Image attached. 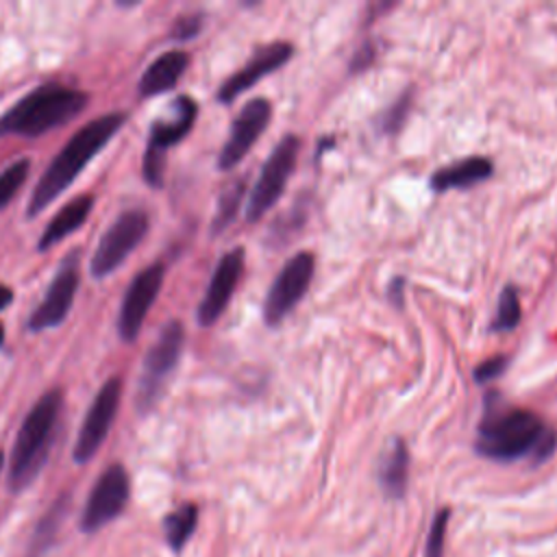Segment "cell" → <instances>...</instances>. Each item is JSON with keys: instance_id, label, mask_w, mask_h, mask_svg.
<instances>
[{"instance_id": "obj_21", "label": "cell", "mask_w": 557, "mask_h": 557, "mask_svg": "<svg viewBox=\"0 0 557 557\" xmlns=\"http://www.w3.org/2000/svg\"><path fill=\"white\" fill-rule=\"evenodd\" d=\"M198 524V507L194 503H185L170 511L163 520V533L172 550H181L185 542L191 537Z\"/></svg>"}, {"instance_id": "obj_17", "label": "cell", "mask_w": 557, "mask_h": 557, "mask_svg": "<svg viewBox=\"0 0 557 557\" xmlns=\"http://www.w3.org/2000/svg\"><path fill=\"white\" fill-rule=\"evenodd\" d=\"M189 65V57L183 50H168L157 57L139 78V94L150 98L170 91Z\"/></svg>"}, {"instance_id": "obj_6", "label": "cell", "mask_w": 557, "mask_h": 557, "mask_svg": "<svg viewBox=\"0 0 557 557\" xmlns=\"http://www.w3.org/2000/svg\"><path fill=\"white\" fill-rule=\"evenodd\" d=\"M183 339H185L183 324L178 320H170L161 329L157 342L150 346V350L144 359V370H141L139 387H137V409L139 411H148L157 403L168 376L172 374V370L178 363V357L183 350Z\"/></svg>"}, {"instance_id": "obj_25", "label": "cell", "mask_w": 557, "mask_h": 557, "mask_svg": "<svg viewBox=\"0 0 557 557\" xmlns=\"http://www.w3.org/2000/svg\"><path fill=\"white\" fill-rule=\"evenodd\" d=\"M242 191H244V181H237V183L228 185V189H224L220 205H218L215 220H213V231H222L235 218L239 200H242Z\"/></svg>"}, {"instance_id": "obj_14", "label": "cell", "mask_w": 557, "mask_h": 557, "mask_svg": "<svg viewBox=\"0 0 557 557\" xmlns=\"http://www.w3.org/2000/svg\"><path fill=\"white\" fill-rule=\"evenodd\" d=\"M270 115H272V104L265 98H255L244 104V109L233 120L228 139L220 150V157H218L220 170H231L246 157V152L255 146L259 135L265 131Z\"/></svg>"}, {"instance_id": "obj_23", "label": "cell", "mask_w": 557, "mask_h": 557, "mask_svg": "<svg viewBox=\"0 0 557 557\" xmlns=\"http://www.w3.org/2000/svg\"><path fill=\"white\" fill-rule=\"evenodd\" d=\"M520 322V298L513 285H507L498 298L496 320L492 324L494 331H509L516 329Z\"/></svg>"}, {"instance_id": "obj_9", "label": "cell", "mask_w": 557, "mask_h": 557, "mask_svg": "<svg viewBox=\"0 0 557 557\" xmlns=\"http://www.w3.org/2000/svg\"><path fill=\"white\" fill-rule=\"evenodd\" d=\"M131 496V479L122 463H111L91 487L85 511L81 516V529L87 533L98 531L122 513Z\"/></svg>"}, {"instance_id": "obj_10", "label": "cell", "mask_w": 557, "mask_h": 557, "mask_svg": "<svg viewBox=\"0 0 557 557\" xmlns=\"http://www.w3.org/2000/svg\"><path fill=\"white\" fill-rule=\"evenodd\" d=\"M120 396H122V381L117 376H111L109 381H104V385L98 389L96 398L91 400L85 420L81 424L76 444H74V461L76 463H85L89 461L100 444L104 442L117 407H120Z\"/></svg>"}, {"instance_id": "obj_31", "label": "cell", "mask_w": 557, "mask_h": 557, "mask_svg": "<svg viewBox=\"0 0 557 557\" xmlns=\"http://www.w3.org/2000/svg\"><path fill=\"white\" fill-rule=\"evenodd\" d=\"M2 339H4V326L0 324V344H2Z\"/></svg>"}, {"instance_id": "obj_30", "label": "cell", "mask_w": 557, "mask_h": 557, "mask_svg": "<svg viewBox=\"0 0 557 557\" xmlns=\"http://www.w3.org/2000/svg\"><path fill=\"white\" fill-rule=\"evenodd\" d=\"M389 298H394L400 305V300H403V278L394 281V287H389Z\"/></svg>"}, {"instance_id": "obj_5", "label": "cell", "mask_w": 557, "mask_h": 557, "mask_svg": "<svg viewBox=\"0 0 557 557\" xmlns=\"http://www.w3.org/2000/svg\"><path fill=\"white\" fill-rule=\"evenodd\" d=\"M198 107L189 96H178L172 102L170 115L154 120L150 135H148V146L144 152V163H141V174L144 181L150 187H161L163 183V168H165V152L170 146L178 144L194 126Z\"/></svg>"}, {"instance_id": "obj_22", "label": "cell", "mask_w": 557, "mask_h": 557, "mask_svg": "<svg viewBox=\"0 0 557 557\" xmlns=\"http://www.w3.org/2000/svg\"><path fill=\"white\" fill-rule=\"evenodd\" d=\"M63 509H65V498H61V500L48 511V516L37 524V531H35L33 542H30V546H28V557H39V555L48 548V544L52 542V535L57 533L59 522H61V518H63Z\"/></svg>"}, {"instance_id": "obj_1", "label": "cell", "mask_w": 557, "mask_h": 557, "mask_svg": "<svg viewBox=\"0 0 557 557\" xmlns=\"http://www.w3.org/2000/svg\"><path fill=\"white\" fill-rule=\"evenodd\" d=\"M485 407L474 442L479 455L496 461L522 457L542 461L553 453L557 435L537 413L520 407H500L494 400H487Z\"/></svg>"}, {"instance_id": "obj_32", "label": "cell", "mask_w": 557, "mask_h": 557, "mask_svg": "<svg viewBox=\"0 0 557 557\" xmlns=\"http://www.w3.org/2000/svg\"><path fill=\"white\" fill-rule=\"evenodd\" d=\"M2 463H4V455L0 453V470H2Z\"/></svg>"}, {"instance_id": "obj_28", "label": "cell", "mask_w": 557, "mask_h": 557, "mask_svg": "<svg viewBox=\"0 0 557 557\" xmlns=\"http://www.w3.org/2000/svg\"><path fill=\"white\" fill-rule=\"evenodd\" d=\"M200 24H202L200 15H183V17H178L172 35L176 39H189V37H194L200 30Z\"/></svg>"}, {"instance_id": "obj_27", "label": "cell", "mask_w": 557, "mask_h": 557, "mask_svg": "<svg viewBox=\"0 0 557 557\" xmlns=\"http://www.w3.org/2000/svg\"><path fill=\"white\" fill-rule=\"evenodd\" d=\"M505 366H507V357H503V355L492 357V359H487V361H483V363L476 366L474 379H476L479 383H487V381L496 379V376L505 370Z\"/></svg>"}, {"instance_id": "obj_13", "label": "cell", "mask_w": 557, "mask_h": 557, "mask_svg": "<svg viewBox=\"0 0 557 557\" xmlns=\"http://www.w3.org/2000/svg\"><path fill=\"white\" fill-rule=\"evenodd\" d=\"M163 274V263H152L144 268L128 285L117 315V333L124 342H133L139 335V329L161 292Z\"/></svg>"}, {"instance_id": "obj_19", "label": "cell", "mask_w": 557, "mask_h": 557, "mask_svg": "<svg viewBox=\"0 0 557 557\" xmlns=\"http://www.w3.org/2000/svg\"><path fill=\"white\" fill-rule=\"evenodd\" d=\"M494 172V163L485 157H468L461 161H455L450 165H444L433 172L431 187L435 191H446L455 187H470L474 183H481L490 178Z\"/></svg>"}, {"instance_id": "obj_11", "label": "cell", "mask_w": 557, "mask_h": 557, "mask_svg": "<svg viewBox=\"0 0 557 557\" xmlns=\"http://www.w3.org/2000/svg\"><path fill=\"white\" fill-rule=\"evenodd\" d=\"M313 265L315 263L311 252H298L283 265L263 305V315L268 324H278L300 302V298L309 289Z\"/></svg>"}, {"instance_id": "obj_15", "label": "cell", "mask_w": 557, "mask_h": 557, "mask_svg": "<svg viewBox=\"0 0 557 557\" xmlns=\"http://www.w3.org/2000/svg\"><path fill=\"white\" fill-rule=\"evenodd\" d=\"M242 272H244V248H233L220 259L211 276V283L205 292V298L198 305V322L202 326H211L213 322H218V318L231 302V296L239 283Z\"/></svg>"}, {"instance_id": "obj_24", "label": "cell", "mask_w": 557, "mask_h": 557, "mask_svg": "<svg viewBox=\"0 0 557 557\" xmlns=\"http://www.w3.org/2000/svg\"><path fill=\"white\" fill-rule=\"evenodd\" d=\"M28 168H30L28 159H17L0 172V209L7 207L13 200V196L20 191V187L28 176Z\"/></svg>"}, {"instance_id": "obj_2", "label": "cell", "mask_w": 557, "mask_h": 557, "mask_svg": "<svg viewBox=\"0 0 557 557\" xmlns=\"http://www.w3.org/2000/svg\"><path fill=\"white\" fill-rule=\"evenodd\" d=\"M124 113H107L83 128H78L72 139L61 148V152L50 161L39 183L35 185L26 215L33 218L41 213L54 198H59L83 172V168L111 141V137L124 126Z\"/></svg>"}, {"instance_id": "obj_29", "label": "cell", "mask_w": 557, "mask_h": 557, "mask_svg": "<svg viewBox=\"0 0 557 557\" xmlns=\"http://www.w3.org/2000/svg\"><path fill=\"white\" fill-rule=\"evenodd\" d=\"M13 302V289L0 283V311L7 309Z\"/></svg>"}, {"instance_id": "obj_16", "label": "cell", "mask_w": 557, "mask_h": 557, "mask_svg": "<svg viewBox=\"0 0 557 557\" xmlns=\"http://www.w3.org/2000/svg\"><path fill=\"white\" fill-rule=\"evenodd\" d=\"M292 57V46L285 41H274L255 52V57L237 70L231 78H226L218 91L220 102H231L246 89H250L257 81H261L265 74L281 67Z\"/></svg>"}, {"instance_id": "obj_7", "label": "cell", "mask_w": 557, "mask_h": 557, "mask_svg": "<svg viewBox=\"0 0 557 557\" xmlns=\"http://www.w3.org/2000/svg\"><path fill=\"white\" fill-rule=\"evenodd\" d=\"M300 150V139L296 135H285L268 157L261 168V174L250 191V200L246 207V220L257 222L283 194L285 183L296 165V157Z\"/></svg>"}, {"instance_id": "obj_4", "label": "cell", "mask_w": 557, "mask_h": 557, "mask_svg": "<svg viewBox=\"0 0 557 557\" xmlns=\"http://www.w3.org/2000/svg\"><path fill=\"white\" fill-rule=\"evenodd\" d=\"M61 407H63L61 389H48L26 413L17 431L13 453H11V463H9L11 492L24 490L39 474L54 437Z\"/></svg>"}, {"instance_id": "obj_12", "label": "cell", "mask_w": 557, "mask_h": 557, "mask_svg": "<svg viewBox=\"0 0 557 557\" xmlns=\"http://www.w3.org/2000/svg\"><path fill=\"white\" fill-rule=\"evenodd\" d=\"M78 289V250L70 252L61 268L57 270L50 287L46 289L44 300L33 309L28 318L30 331H46L52 326H59L74 302V294Z\"/></svg>"}, {"instance_id": "obj_8", "label": "cell", "mask_w": 557, "mask_h": 557, "mask_svg": "<svg viewBox=\"0 0 557 557\" xmlns=\"http://www.w3.org/2000/svg\"><path fill=\"white\" fill-rule=\"evenodd\" d=\"M146 231L148 215L141 209H128L120 213L100 237V244L91 257V274L96 278H104L107 274L117 270L144 239Z\"/></svg>"}, {"instance_id": "obj_18", "label": "cell", "mask_w": 557, "mask_h": 557, "mask_svg": "<svg viewBox=\"0 0 557 557\" xmlns=\"http://www.w3.org/2000/svg\"><path fill=\"white\" fill-rule=\"evenodd\" d=\"M91 207H94V196H89V194H81V196L72 198L70 202H65V205L57 211V215L48 222V226L44 228L37 248L44 252V250H48L50 246L59 244L63 237H67V235H72L74 231H78L81 224L89 218Z\"/></svg>"}, {"instance_id": "obj_3", "label": "cell", "mask_w": 557, "mask_h": 557, "mask_svg": "<svg viewBox=\"0 0 557 557\" xmlns=\"http://www.w3.org/2000/svg\"><path fill=\"white\" fill-rule=\"evenodd\" d=\"M85 104L87 94L81 89L52 83L41 85L0 115V137H39L76 117Z\"/></svg>"}, {"instance_id": "obj_20", "label": "cell", "mask_w": 557, "mask_h": 557, "mask_svg": "<svg viewBox=\"0 0 557 557\" xmlns=\"http://www.w3.org/2000/svg\"><path fill=\"white\" fill-rule=\"evenodd\" d=\"M407 476H409V450L403 440H394L381 461L379 481L389 498H400L407 490Z\"/></svg>"}, {"instance_id": "obj_26", "label": "cell", "mask_w": 557, "mask_h": 557, "mask_svg": "<svg viewBox=\"0 0 557 557\" xmlns=\"http://www.w3.org/2000/svg\"><path fill=\"white\" fill-rule=\"evenodd\" d=\"M448 507L440 509L431 522L429 535H426V550L424 557H444V542H446V527H448Z\"/></svg>"}]
</instances>
